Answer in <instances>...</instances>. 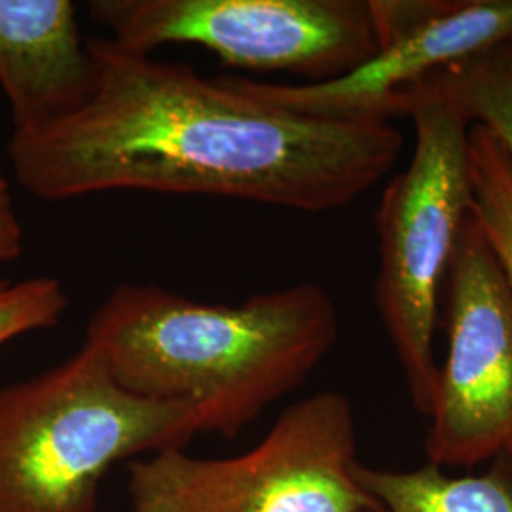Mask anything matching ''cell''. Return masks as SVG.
<instances>
[{"mask_svg":"<svg viewBox=\"0 0 512 512\" xmlns=\"http://www.w3.org/2000/svg\"><path fill=\"white\" fill-rule=\"evenodd\" d=\"M88 48L92 99L8 141L16 181L44 202L139 190L327 213L380 183L403 152L391 122L283 109L239 76L203 78L109 37L88 38Z\"/></svg>","mask_w":512,"mask_h":512,"instance_id":"1","label":"cell"},{"mask_svg":"<svg viewBox=\"0 0 512 512\" xmlns=\"http://www.w3.org/2000/svg\"><path fill=\"white\" fill-rule=\"evenodd\" d=\"M338 338V311L315 283L203 304L122 283L93 311L84 344L129 393L190 406L198 433L238 439L310 378Z\"/></svg>","mask_w":512,"mask_h":512,"instance_id":"2","label":"cell"},{"mask_svg":"<svg viewBox=\"0 0 512 512\" xmlns=\"http://www.w3.org/2000/svg\"><path fill=\"white\" fill-rule=\"evenodd\" d=\"M196 412L129 393L95 349L0 385V512H97L118 463L186 448Z\"/></svg>","mask_w":512,"mask_h":512,"instance_id":"3","label":"cell"},{"mask_svg":"<svg viewBox=\"0 0 512 512\" xmlns=\"http://www.w3.org/2000/svg\"><path fill=\"white\" fill-rule=\"evenodd\" d=\"M442 73L408 97L406 116L416 135L412 158L385 186L376 213L380 266L374 300L408 395L423 416L431 412L439 374L435 332L442 289L473 200V122Z\"/></svg>","mask_w":512,"mask_h":512,"instance_id":"4","label":"cell"},{"mask_svg":"<svg viewBox=\"0 0 512 512\" xmlns=\"http://www.w3.org/2000/svg\"><path fill=\"white\" fill-rule=\"evenodd\" d=\"M357 425L338 391L291 404L268 435L234 458L167 448L128 463L129 512H366L355 478Z\"/></svg>","mask_w":512,"mask_h":512,"instance_id":"5","label":"cell"},{"mask_svg":"<svg viewBox=\"0 0 512 512\" xmlns=\"http://www.w3.org/2000/svg\"><path fill=\"white\" fill-rule=\"evenodd\" d=\"M118 46L152 55L194 44L228 67L289 73L308 84L355 71L378 52L368 0H93Z\"/></svg>","mask_w":512,"mask_h":512,"instance_id":"6","label":"cell"},{"mask_svg":"<svg viewBox=\"0 0 512 512\" xmlns=\"http://www.w3.org/2000/svg\"><path fill=\"white\" fill-rule=\"evenodd\" d=\"M446 357L429 412V463H499L512 476V291L469 213L442 289Z\"/></svg>","mask_w":512,"mask_h":512,"instance_id":"7","label":"cell"},{"mask_svg":"<svg viewBox=\"0 0 512 512\" xmlns=\"http://www.w3.org/2000/svg\"><path fill=\"white\" fill-rule=\"evenodd\" d=\"M378 52L317 84L239 78L256 97L310 116L389 122L431 76L480 57L512 54V0H368Z\"/></svg>","mask_w":512,"mask_h":512,"instance_id":"8","label":"cell"},{"mask_svg":"<svg viewBox=\"0 0 512 512\" xmlns=\"http://www.w3.org/2000/svg\"><path fill=\"white\" fill-rule=\"evenodd\" d=\"M95 78L71 0H0V88L14 129L71 116L92 99Z\"/></svg>","mask_w":512,"mask_h":512,"instance_id":"9","label":"cell"},{"mask_svg":"<svg viewBox=\"0 0 512 512\" xmlns=\"http://www.w3.org/2000/svg\"><path fill=\"white\" fill-rule=\"evenodd\" d=\"M355 478L374 507L366 512H512V476L494 463L484 475H448L435 463L387 471L355 463Z\"/></svg>","mask_w":512,"mask_h":512,"instance_id":"10","label":"cell"},{"mask_svg":"<svg viewBox=\"0 0 512 512\" xmlns=\"http://www.w3.org/2000/svg\"><path fill=\"white\" fill-rule=\"evenodd\" d=\"M471 215L490 243L512 291V160L486 126L469 131Z\"/></svg>","mask_w":512,"mask_h":512,"instance_id":"11","label":"cell"},{"mask_svg":"<svg viewBox=\"0 0 512 512\" xmlns=\"http://www.w3.org/2000/svg\"><path fill=\"white\" fill-rule=\"evenodd\" d=\"M442 74L467 118L490 129L512 160V54L480 57Z\"/></svg>","mask_w":512,"mask_h":512,"instance_id":"12","label":"cell"},{"mask_svg":"<svg viewBox=\"0 0 512 512\" xmlns=\"http://www.w3.org/2000/svg\"><path fill=\"white\" fill-rule=\"evenodd\" d=\"M69 308V296L55 277H0V348L14 338L54 329Z\"/></svg>","mask_w":512,"mask_h":512,"instance_id":"13","label":"cell"},{"mask_svg":"<svg viewBox=\"0 0 512 512\" xmlns=\"http://www.w3.org/2000/svg\"><path fill=\"white\" fill-rule=\"evenodd\" d=\"M23 253V226L16 211L10 183L0 169V268Z\"/></svg>","mask_w":512,"mask_h":512,"instance_id":"14","label":"cell"}]
</instances>
